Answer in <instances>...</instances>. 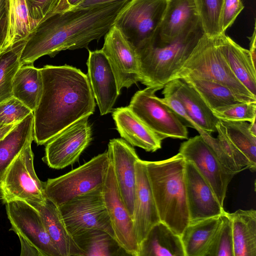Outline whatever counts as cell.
Masks as SVG:
<instances>
[{"label": "cell", "mask_w": 256, "mask_h": 256, "mask_svg": "<svg viewBox=\"0 0 256 256\" xmlns=\"http://www.w3.org/2000/svg\"><path fill=\"white\" fill-rule=\"evenodd\" d=\"M226 213L232 222L234 256H256V210Z\"/></svg>", "instance_id": "obj_25"}, {"label": "cell", "mask_w": 256, "mask_h": 256, "mask_svg": "<svg viewBox=\"0 0 256 256\" xmlns=\"http://www.w3.org/2000/svg\"><path fill=\"white\" fill-rule=\"evenodd\" d=\"M244 8L241 0H224L220 18L221 34L225 33Z\"/></svg>", "instance_id": "obj_42"}, {"label": "cell", "mask_w": 256, "mask_h": 256, "mask_svg": "<svg viewBox=\"0 0 256 256\" xmlns=\"http://www.w3.org/2000/svg\"><path fill=\"white\" fill-rule=\"evenodd\" d=\"M102 190L78 196L58 206L66 227L72 237L84 230H98L115 239Z\"/></svg>", "instance_id": "obj_10"}, {"label": "cell", "mask_w": 256, "mask_h": 256, "mask_svg": "<svg viewBox=\"0 0 256 256\" xmlns=\"http://www.w3.org/2000/svg\"><path fill=\"white\" fill-rule=\"evenodd\" d=\"M170 81L176 95L196 126L210 134L216 132V125L220 120L215 116L198 93L183 80Z\"/></svg>", "instance_id": "obj_24"}, {"label": "cell", "mask_w": 256, "mask_h": 256, "mask_svg": "<svg viewBox=\"0 0 256 256\" xmlns=\"http://www.w3.org/2000/svg\"><path fill=\"white\" fill-rule=\"evenodd\" d=\"M139 256H185L180 236L160 222L140 245Z\"/></svg>", "instance_id": "obj_27"}, {"label": "cell", "mask_w": 256, "mask_h": 256, "mask_svg": "<svg viewBox=\"0 0 256 256\" xmlns=\"http://www.w3.org/2000/svg\"><path fill=\"white\" fill-rule=\"evenodd\" d=\"M88 52L87 76L100 114L103 116L111 112L120 92L114 74L102 50Z\"/></svg>", "instance_id": "obj_19"}, {"label": "cell", "mask_w": 256, "mask_h": 256, "mask_svg": "<svg viewBox=\"0 0 256 256\" xmlns=\"http://www.w3.org/2000/svg\"><path fill=\"white\" fill-rule=\"evenodd\" d=\"M216 132L217 138L204 130H201L198 133L211 148L224 168L234 175L246 169L251 170L248 160L227 138L220 120L216 125Z\"/></svg>", "instance_id": "obj_28"}, {"label": "cell", "mask_w": 256, "mask_h": 256, "mask_svg": "<svg viewBox=\"0 0 256 256\" xmlns=\"http://www.w3.org/2000/svg\"><path fill=\"white\" fill-rule=\"evenodd\" d=\"M178 153L186 161L193 164L208 182L220 204L224 206L228 186L234 175L224 168L200 134L182 142Z\"/></svg>", "instance_id": "obj_12"}, {"label": "cell", "mask_w": 256, "mask_h": 256, "mask_svg": "<svg viewBox=\"0 0 256 256\" xmlns=\"http://www.w3.org/2000/svg\"><path fill=\"white\" fill-rule=\"evenodd\" d=\"M26 38L0 51V102L12 96L14 78L22 64L20 58Z\"/></svg>", "instance_id": "obj_32"}, {"label": "cell", "mask_w": 256, "mask_h": 256, "mask_svg": "<svg viewBox=\"0 0 256 256\" xmlns=\"http://www.w3.org/2000/svg\"><path fill=\"white\" fill-rule=\"evenodd\" d=\"M116 128L120 136L133 146L140 148L148 152L161 148V138L128 107L115 109L112 114Z\"/></svg>", "instance_id": "obj_21"}, {"label": "cell", "mask_w": 256, "mask_h": 256, "mask_svg": "<svg viewBox=\"0 0 256 256\" xmlns=\"http://www.w3.org/2000/svg\"><path fill=\"white\" fill-rule=\"evenodd\" d=\"M218 38L222 53L237 79L256 96V70L248 50L221 34Z\"/></svg>", "instance_id": "obj_23"}, {"label": "cell", "mask_w": 256, "mask_h": 256, "mask_svg": "<svg viewBox=\"0 0 256 256\" xmlns=\"http://www.w3.org/2000/svg\"><path fill=\"white\" fill-rule=\"evenodd\" d=\"M32 112L14 96L0 102V124H16Z\"/></svg>", "instance_id": "obj_39"}, {"label": "cell", "mask_w": 256, "mask_h": 256, "mask_svg": "<svg viewBox=\"0 0 256 256\" xmlns=\"http://www.w3.org/2000/svg\"><path fill=\"white\" fill-rule=\"evenodd\" d=\"M102 191L116 240L126 254L139 256L132 218L120 196L110 161Z\"/></svg>", "instance_id": "obj_15"}, {"label": "cell", "mask_w": 256, "mask_h": 256, "mask_svg": "<svg viewBox=\"0 0 256 256\" xmlns=\"http://www.w3.org/2000/svg\"><path fill=\"white\" fill-rule=\"evenodd\" d=\"M28 14L34 28L60 3V0H25Z\"/></svg>", "instance_id": "obj_41"}, {"label": "cell", "mask_w": 256, "mask_h": 256, "mask_svg": "<svg viewBox=\"0 0 256 256\" xmlns=\"http://www.w3.org/2000/svg\"><path fill=\"white\" fill-rule=\"evenodd\" d=\"M220 222L219 216L190 222L180 236L185 256H204Z\"/></svg>", "instance_id": "obj_30"}, {"label": "cell", "mask_w": 256, "mask_h": 256, "mask_svg": "<svg viewBox=\"0 0 256 256\" xmlns=\"http://www.w3.org/2000/svg\"><path fill=\"white\" fill-rule=\"evenodd\" d=\"M21 244L20 256H43V254L30 242L21 236H18Z\"/></svg>", "instance_id": "obj_44"}, {"label": "cell", "mask_w": 256, "mask_h": 256, "mask_svg": "<svg viewBox=\"0 0 256 256\" xmlns=\"http://www.w3.org/2000/svg\"><path fill=\"white\" fill-rule=\"evenodd\" d=\"M226 212L220 215V223L204 256H234L232 222Z\"/></svg>", "instance_id": "obj_37"}, {"label": "cell", "mask_w": 256, "mask_h": 256, "mask_svg": "<svg viewBox=\"0 0 256 256\" xmlns=\"http://www.w3.org/2000/svg\"><path fill=\"white\" fill-rule=\"evenodd\" d=\"M186 78L218 82L228 87L242 101L256 102V96L237 79L230 70L222 50L218 36L212 38L204 34L170 80Z\"/></svg>", "instance_id": "obj_5"}, {"label": "cell", "mask_w": 256, "mask_h": 256, "mask_svg": "<svg viewBox=\"0 0 256 256\" xmlns=\"http://www.w3.org/2000/svg\"><path fill=\"white\" fill-rule=\"evenodd\" d=\"M9 29L2 49L26 38L34 28L28 14L25 0H9Z\"/></svg>", "instance_id": "obj_35"}, {"label": "cell", "mask_w": 256, "mask_h": 256, "mask_svg": "<svg viewBox=\"0 0 256 256\" xmlns=\"http://www.w3.org/2000/svg\"><path fill=\"white\" fill-rule=\"evenodd\" d=\"M158 90L156 88L146 87L138 90L132 97L128 107L162 140L168 138L188 139L186 126L156 96Z\"/></svg>", "instance_id": "obj_9"}, {"label": "cell", "mask_w": 256, "mask_h": 256, "mask_svg": "<svg viewBox=\"0 0 256 256\" xmlns=\"http://www.w3.org/2000/svg\"><path fill=\"white\" fill-rule=\"evenodd\" d=\"M42 88L40 69L35 68L33 64L22 66L12 81V96L33 112L40 102Z\"/></svg>", "instance_id": "obj_29"}, {"label": "cell", "mask_w": 256, "mask_h": 256, "mask_svg": "<svg viewBox=\"0 0 256 256\" xmlns=\"http://www.w3.org/2000/svg\"><path fill=\"white\" fill-rule=\"evenodd\" d=\"M166 6V0H130L114 25L138 52L154 42Z\"/></svg>", "instance_id": "obj_7"}, {"label": "cell", "mask_w": 256, "mask_h": 256, "mask_svg": "<svg viewBox=\"0 0 256 256\" xmlns=\"http://www.w3.org/2000/svg\"><path fill=\"white\" fill-rule=\"evenodd\" d=\"M204 34L202 25L168 43L154 42L138 52L140 82L162 89L186 62Z\"/></svg>", "instance_id": "obj_4"}, {"label": "cell", "mask_w": 256, "mask_h": 256, "mask_svg": "<svg viewBox=\"0 0 256 256\" xmlns=\"http://www.w3.org/2000/svg\"><path fill=\"white\" fill-rule=\"evenodd\" d=\"M144 163L160 222L180 236L190 222L185 160L178 153L164 160Z\"/></svg>", "instance_id": "obj_3"}, {"label": "cell", "mask_w": 256, "mask_h": 256, "mask_svg": "<svg viewBox=\"0 0 256 256\" xmlns=\"http://www.w3.org/2000/svg\"><path fill=\"white\" fill-rule=\"evenodd\" d=\"M130 0H120L94 6L52 11L32 30L26 37L20 62L33 64L40 57H54L62 50L88 48L114 25L120 12Z\"/></svg>", "instance_id": "obj_1"}, {"label": "cell", "mask_w": 256, "mask_h": 256, "mask_svg": "<svg viewBox=\"0 0 256 256\" xmlns=\"http://www.w3.org/2000/svg\"><path fill=\"white\" fill-rule=\"evenodd\" d=\"M32 143L22 150L0 182L4 203L20 200L35 206L43 204L46 199L44 182L38 178L34 168Z\"/></svg>", "instance_id": "obj_8"}, {"label": "cell", "mask_w": 256, "mask_h": 256, "mask_svg": "<svg viewBox=\"0 0 256 256\" xmlns=\"http://www.w3.org/2000/svg\"><path fill=\"white\" fill-rule=\"evenodd\" d=\"M10 25L9 0H0V51L6 40Z\"/></svg>", "instance_id": "obj_43"}, {"label": "cell", "mask_w": 256, "mask_h": 256, "mask_svg": "<svg viewBox=\"0 0 256 256\" xmlns=\"http://www.w3.org/2000/svg\"><path fill=\"white\" fill-rule=\"evenodd\" d=\"M117 0H82L78 4L74 7L71 8L70 10L80 9L82 8L92 7L100 5L102 4L112 2Z\"/></svg>", "instance_id": "obj_45"}, {"label": "cell", "mask_w": 256, "mask_h": 256, "mask_svg": "<svg viewBox=\"0 0 256 256\" xmlns=\"http://www.w3.org/2000/svg\"><path fill=\"white\" fill-rule=\"evenodd\" d=\"M34 132L32 112L0 140V182L22 150L34 140Z\"/></svg>", "instance_id": "obj_26"}, {"label": "cell", "mask_w": 256, "mask_h": 256, "mask_svg": "<svg viewBox=\"0 0 256 256\" xmlns=\"http://www.w3.org/2000/svg\"><path fill=\"white\" fill-rule=\"evenodd\" d=\"M43 88L34 114V138L46 144L64 128L92 114L94 95L88 77L76 68L46 65L40 68Z\"/></svg>", "instance_id": "obj_2"}, {"label": "cell", "mask_w": 256, "mask_h": 256, "mask_svg": "<svg viewBox=\"0 0 256 256\" xmlns=\"http://www.w3.org/2000/svg\"><path fill=\"white\" fill-rule=\"evenodd\" d=\"M205 34L214 38L221 34L220 18L224 0H194Z\"/></svg>", "instance_id": "obj_36"}, {"label": "cell", "mask_w": 256, "mask_h": 256, "mask_svg": "<svg viewBox=\"0 0 256 256\" xmlns=\"http://www.w3.org/2000/svg\"><path fill=\"white\" fill-rule=\"evenodd\" d=\"M107 152L120 196L132 218L136 186L135 164L139 157L134 146L122 138L110 140Z\"/></svg>", "instance_id": "obj_16"}, {"label": "cell", "mask_w": 256, "mask_h": 256, "mask_svg": "<svg viewBox=\"0 0 256 256\" xmlns=\"http://www.w3.org/2000/svg\"><path fill=\"white\" fill-rule=\"evenodd\" d=\"M163 98L159 100L168 106L180 119L186 126L196 130H200L188 114L176 94L174 86L171 81L166 83L162 88Z\"/></svg>", "instance_id": "obj_40"}, {"label": "cell", "mask_w": 256, "mask_h": 256, "mask_svg": "<svg viewBox=\"0 0 256 256\" xmlns=\"http://www.w3.org/2000/svg\"><path fill=\"white\" fill-rule=\"evenodd\" d=\"M254 30L252 34L248 38L250 40V53L254 64L256 65V26L254 28Z\"/></svg>", "instance_id": "obj_47"}, {"label": "cell", "mask_w": 256, "mask_h": 256, "mask_svg": "<svg viewBox=\"0 0 256 256\" xmlns=\"http://www.w3.org/2000/svg\"><path fill=\"white\" fill-rule=\"evenodd\" d=\"M249 130L250 132L256 136V119L254 120L250 124L249 126Z\"/></svg>", "instance_id": "obj_49"}, {"label": "cell", "mask_w": 256, "mask_h": 256, "mask_svg": "<svg viewBox=\"0 0 256 256\" xmlns=\"http://www.w3.org/2000/svg\"><path fill=\"white\" fill-rule=\"evenodd\" d=\"M184 182L190 222L219 216L224 212V206L208 182L192 163L186 160Z\"/></svg>", "instance_id": "obj_17"}, {"label": "cell", "mask_w": 256, "mask_h": 256, "mask_svg": "<svg viewBox=\"0 0 256 256\" xmlns=\"http://www.w3.org/2000/svg\"><path fill=\"white\" fill-rule=\"evenodd\" d=\"M110 159L107 151L68 172L44 182L46 197L60 206L78 196L102 189Z\"/></svg>", "instance_id": "obj_6"}, {"label": "cell", "mask_w": 256, "mask_h": 256, "mask_svg": "<svg viewBox=\"0 0 256 256\" xmlns=\"http://www.w3.org/2000/svg\"><path fill=\"white\" fill-rule=\"evenodd\" d=\"M16 124L4 125L0 124V140Z\"/></svg>", "instance_id": "obj_48"}, {"label": "cell", "mask_w": 256, "mask_h": 256, "mask_svg": "<svg viewBox=\"0 0 256 256\" xmlns=\"http://www.w3.org/2000/svg\"><path fill=\"white\" fill-rule=\"evenodd\" d=\"M200 96L212 110L242 101L230 89L216 82L191 78H182Z\"/></svg>", "instance_id": "obj_31"}, {"label": "cell", "mask_w": 256, "mask_h": 256, "mask_svg": "<svg viewBox=\"0 0 256 256\" xmlns=\"http://www.w3.org/2000/svg\"><path fill=\"white\" fill-rule=\"evenodd\" d=\"M4 204L11 224L10 230L26 238L43 256H60L38 210L34 206L20 200H10Z\"/></svg>", "instance_id": "obj_13"}, {"label": "cell", "mask_w": 256, "mask_h": 256, "mask_svg": "<svg viewBox=\"0 0 256 256\" xmlns=\"http://www.w3.org/2000/svg\"><path fill=\"white\" fill-rule=\"evenodd\" d=\"M223 130L231 142L247 158L251 172L256 170V136L249 130L250 124L246 121L220 120Z\"/></svg>", "instance_id": "obj_33"}, {"label": "cell", "mask_w": 256, "mask_h": 256, "mask_svg": "<svg viewBox=\"0 0 256 256\" xmlns=\"http://www.w3.org/2000/svg\"><path fill=\"white\" fill-rule=\"evenodd\" d=\"M2 194L1 190L0 188V200H2Z\"/></svg>", "instance_id": "obj_50"}, {"label": "cell", "mask_w": 256, "mask_h": 256, "mask_svg": "<svg viewBox=\"0 0 256 256\" xmlns=\"http://www.w3.org/2000/svg\"><path fill=\"white\" fill-rule=\"evenodd\" d=\"M136 186L132 220L136 240L139 246L150 229L160 222L147 175L144 160L135 164Z\"/></svg>", "instance_id": "obj_18"}, {"label": "cell", "mask_w": 256, "mask_h": 256, "mask_svg": "<svg viewBox=\"0 0 256 256\" xmlns=\"http://www.w3.org/2000/svg\"><path fill=\"white\" fill-rule=\"evenodd\" d=\"M101 49L116 78L118 91L140 80L138 52L122 32L113 25L104 36Z\"/></svg>", "instance_id": "obj_14"}, {"label": "cell", "mask_w": 256, "mask_h": 256, "mask_svg": "<svg viewBox=\"0 0 256 256\" xmlns=\"http://www.w3.org/2000/svg\"><path fill=\"white\" fill-rule=\"evenodd\" d=\"M201 26L194 0H166V6L156 40L172 42Z\"/></svg>", "instance_id": "obj_20"}, {"label": "cell", "mask_w": 256, "mask_h": 256, "mask_svg": "<svg viewBox=\"0 0 256 256\" xmlns=\"http://www.w3.org/2000/svg\"><path fill=\"white\" fill-rule=\"evenodd\" d=\"M88 116L70 124L46 145L43 162L50 168L60 170L77 162L92 140Z\"/></svg>", "instance_id": "obj_11"}, {"label": "cell", "mask_w": 256, "mask_h": 256, "mask_svg": "<svg viewBox=\"0 0 256 256\" xmlns=\"http://www.w3.org/2000/svg\"><path fill=\"white\" fill-rule=\"evenodd\" d=\"M34 207L60 256H82V251L66 227L58 206L46 198L43 204Z\"/></svg>", "instance_id": "obj_22"}, {"label": "cell", "mask_w": 256, "mask_h": 256, "mask_svg": "<svg viewBox=\"0 0 256 256\" xmlns=\"http://www.w3.org/2000/svg\"><path fill=\"white\" fill-rule=\"evenodd\" d=\"M84 256H114L122 249L114 238L98 230H88L73 236Z\"/></svg>", "instance_id": "obj_34"}, {"label": "cell", "mask_w": 256, "mask_h": 256, "mask_svg": "<svg viewBox=\"0 0 256 256\" xmlns=\"http://www.w3.org/2000/svg\"><path fill=\"white\" fill-rule=\"evenodd\" d=\"M212 111L220 120L251 122L256 118V102L237 103L218 108Z\"/></svg>", "instance_id": "obj_38"}, {"label": "cell", "mask_w": 256, "mask_h": 256, "mask_svg": "<svg viewBox=\"0 0 256 256\" xmlns=\"http://www.w3.org/2000/svg\"><path fill=\"white\" fill-rule=\"evenodd\" d=\"M82 0H60L57 6L52 10L54 12L68 11L74 7Z\"/></svg>", "instance_id": "obj_46"}]
</instances>
